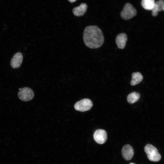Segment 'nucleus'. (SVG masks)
Wrapping results in <instances>:
<instances>
[{
  "mask_svg": "<svg viewBox=\"0 0 164 164\" xmlns=\"http://www.w3.org/2000/svg\"><path fill=\"white\" fill-rule=\"evenodd\" d=\"M137 11L135 8L131 4L128 3L124 6L121 12V16L125 20L130 19L136 15Z\"/></svg>",
  "mask_w": 164,
  "mask_h": 164,
  "instance_id": "7ed1b4c3",
  "label": "nucleus"
},
{
  "mask_svg": "<svg viewBox=\"0 0 164 164\" xmlns=\"http://www.w3.org/2000/svg\"><path fill=\"white\" fill-rule=\"evenodd\" d=\"M144 151L148 159L151 161L157 162L161 159V155L157 149L151 144L146 145L144 148Z\"/></svg>",
  "mask_w": 164,
  "mask_h": 164,
  "instance_id": "f03ea898",
  "label": "nucleus"
},
{
  "mask_svg": "<svg viewBox=\"0 0 164 164\" xmlns=\"http://www.w3.org/2000/svg\"><path fill=\"white\" fill-rule=\"evenodd\" d=\"M23 56L22 53L18 52L15 54L10 62L11 67L13 68H17L21 66L23 60Z\"/></svg>",
  "mask_w": 164,
  "mask_h": 164,
  "instance_id": "6e6552de",
  "label": "nucleus"
},
{
  "mask_svg": "<svg viewBox=\"0 0 164 164\" xmlns=\"http://www.w3.org/2000/svg\"><path fill=\"white\" fill-rule=\"evenodd\" d=\"M164 0H159L156 2L152 10V15L153 16H156L159 12L163 10Z\"/></svg>",
  "mask_w": 164,
  "mask_h": 164,
  "instance_id": "9b49d317",
  "label": "nucleus"
},
{
  "mask_svg": "<svg viewBox=\"0 0 164 164\" xmlns=\"http://www.w3.org/2000/svg\"><path fill=\"white\" fill-rule=\"evenodd\" d=\"M129 164H135L133 163H130Z\"/></svg>",
  "mask_w": 164,
  "mask_h": 164,
  "instance_id": "dca6fc26",
  "label": "nucleus"
},
{
  "mask_svg": "<svg viewBox=\"0 0 164 164\" xmlns=\"http://www.w3.org/2000/svg\"><path fill=\"white\" fill-rule=\"evenodd\" d=\"M143 77L139 72H134L132 74V79L131 82L132 85H135L138 84L143 80Z\"/></svg>",
  "mask_w": 164,
  "mask_h": 164,
  "instance_id": "f8f14e48",
  "label": "nucleus"
},
{
  "mask_svg": "<svg viewBox=\"0 0 164 164\" xmlns=\"http://www.w3.org/2000/svg\"><path fill=\"white\" fill-rule=\"evenodd\" d=\"M92 106V101L89 99L85 98L77 102L74 105V108L77 111L84 112L89 110Z\"/></svg>",
  "mask_w": 164,
  "mask_h": 164,
  "instance_id": "20e7f679",
  "label": "nucleus"
},
{
  "mask_svg": "<svg viewBox=\"0 0 164 164\" xmlns=\"http://www.w3.org/2000/svg\"><path fill=\"white\" fill-rule=\"evenodd\" d=\"M140 94L139 93L134 92L129 94L127 97V100L128 103L132 104L137 101L139 99Z\"/></svg>",
  "mask_w": 164,
  "mask_h": 164,
  "instance_id": "ddd939ff",
  "label": "nucleus"
},
{
  "mask_svg": "<svg viewBox=\"0 0 164 164\" xmlns=\"http://www.w3.org/2000/svg\"><path fill=\"white\" fill-rule=\"evenodd\" d=\"M155 3V0H142L141 5L145 9L152 10Z\"/></svg>",
  "mask_w": 164,
  "mask_h": 164,
  "instance_id": "4468645a",
  "label": "nucleus"
},
{
  "mask_svg": "<svg viewBox=\"0 0 164 164\" xmlns=\"http://www.w3.org/2000/svg\"><path fill=\"white\" fill-rule=\"evenodd\" d=\"M127 40V35L124 33L118 34L116 38V43L118 47L120 49L125 48Z\"/></svg>",
  "mask_w": 164,
  "mask_h": 164,
  "instance_id": "1a4fd4ad",
  "label": "nucleus"
},
{
  "mask_svg": "<svg viewBox=\"0 0 164 164\" xmlns=\"http://www.w3.org/2000/svg\"><path fill=\"white\" fill-rule=\"evenodd\" d=\"M87 8V4L85 3H82L79 6L74 8L73 9V12L76 16H81L85 13Z\"/></svg>",
  "mask_w": 164,
  "mask_h": 164,
  "instance_id": "9d476101",
  "label": "nucleus"
},
{
  "mask_svg": "<svg viewBox=\"0 0 164 164\" xmlns=\"http://www.w3.org/2000/svg\"><path fill=\"white\" fill-rule=\"evenodd\" d=\"M68 0L69 2L71 3H73L75 2L77 0Z\"/></svg>",
  "mask_w": 164,
  "mask_h": 164,
  "instance_id": "2eb2a0df",
  "label": "nucleus"
},
{
  "mask_svg": "<svg viewBox=\"0 0 164 164\" xmlns=\"http://www.w3.org/2000/svg\"><path fill=\"white\" fill-rule=\"evenodd\" d=\"M93 137L94 140L97 143L100 144H103L107 140V133L104 130L97 129L95 132Z\"/></svg>",
  "mask_w": 164,
  "mask_h": 164,
  "instance_id": "423d86ee",
  "label": "nucleus"
},
{
  "mask_svg": "<svg viewBox=\"0 0 164 164\" xmlns=\"http://www.w3.org/2000/svg\"><path fill=\"white\" fill-rule=\"evenodd\" d=\"M83 39L85 45L91 49L101 46L104 41L101 30L96 26H89L84 29Z\"/></svg>",
  "mask_w": 164,
  "mask_h": 164,
  "instance_id": "f257e3e1",
  "label": "nucleus"
},
{
  "mask_svg": "<svg viewBox=\"0 0 164 164\" xmlns=\"http://www.w3.org/2000/svg\"><path fill=\"white\" fill-rule=\"evenodd\" d=\"M121 154L123 158L126 160H131L134 154L133 149L129 145H125L121 150Z\"/></svg>",
  "mask_w": 164,
  "mask_h": 164,
  "instance_id": "0eeeda50",
  "label": "nucleus"
},
{
  "mask_svg": "<svg viewBox=\"0 0 164 164\" xmlns=\"http://www.w3.org/2000/svg\"><path fill=\"white\" fill-rule=\"evenodd\" d=\"M163 10L164 11V8H163Z\"/></svg>",
  "mask_w": 164,
  "mask_h": 164,
  "instance_id": "f3484780",
  "label": "nucleus"
},
{
  "mask_svg": "<svg viewBox=\"0 0 164 164\" xmlns=\"http://www.w3.org/2000/svg\"><path fill=\"white\" fill-rule=\"evenodd\" d=\"M18 95L21 100L27 101L32 99L34 96V93L31 88L24 87L21 89L18 93Z\"/></svg>",
  "mask_w": 164,
  "mask_h": 164,
  "instance_id": "39448f33",
  "label": "nucleus"
}]
</instances>
